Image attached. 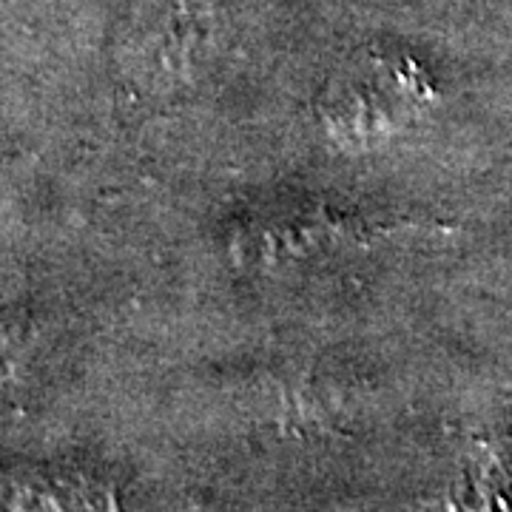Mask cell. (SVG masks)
I'll list each match as a JSON object with an SVG mask.
<instances>
[{
	"instance_id": "cell-1",
	"label": "cell",
	"mask_w": 512,
	"mask_h": 512,
	"mask_svg": "<svg viewBox=\"0 0 512 512\" xmlns=\"http://www.w3.org/2000/svg\"><path fill=\"white\" fill-rule=\"evenodd\" d=\"M433 83L413 57L365 52L339 66L319 94V123L333 143L359 151L396 137L433 100Z\"/></svg>"
},
{
	"instance_id": "cell-2",
	"label": "cell",
	"mask_w": 512,
	"mask_h": 512,
	"mask_svg": "<svg viewBox=\"0 0 512 512\" xmlns=\"http://www.w3.org/2000/svg\"><path fill=\"white\" fill-rule=\"evenodd\" d=\"M370 228L359 214L305 202L242 222L234 231V254L248 265H282L359 242Z\"/></svg>"
},
{
	"instance_id": "cell-3",
	"label": "cell",
	"mask_w": 512,
	"mask_h": 512,
	"mask_svg": "<svg viewBox=\"0 0 512 512\" xmlns=\"http://www.w3.org/2000/svg\"><path fill=\"white\" fill-rule=\"evenodd\" d=\"M214 35L217 12L211 3L177 0L140 40V72L160 83L188 80L200 57L211 49Z\"/></svg>"
}]
</instances>
